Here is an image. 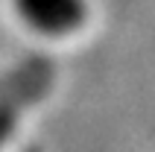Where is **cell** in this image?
<instances>
[{
    "label": "cell",
    "mask_w": 155,
    "mask_h": 152,
    "mask_svg": "<svg viewBox=\"0 0 155 152\" xmlns=\"http://www.w3.org/2000/svg\"><path fill=\"white\" fill-rule=\"evenodd\" d=\"M18 15L26 26L44 35H68L85 24V0H15Z\"/></svg>",
    "instance_id": "cell-1"
},
{
    "label": "cell",
    "mask_w": 155,
    "mask_h": 152,
    "mask_svg": "<svg viewBox=\"0 0 155 152\" xmlns=\"http://www.w3.org/2000/svg\"><path fill=\"white\" fill-rule=\"evenodd\" d=\"M44 61H47V59H32V61H26V68L15 76L18 85L12 88V91H3V94H0V146L6 144V137L12 135V129H15V123H18L21 102H24V100H35V91H21V88L32 79V73L41 68Z\"/></svg>",
    "instance_id": "cell-2"
}]
</instances>
